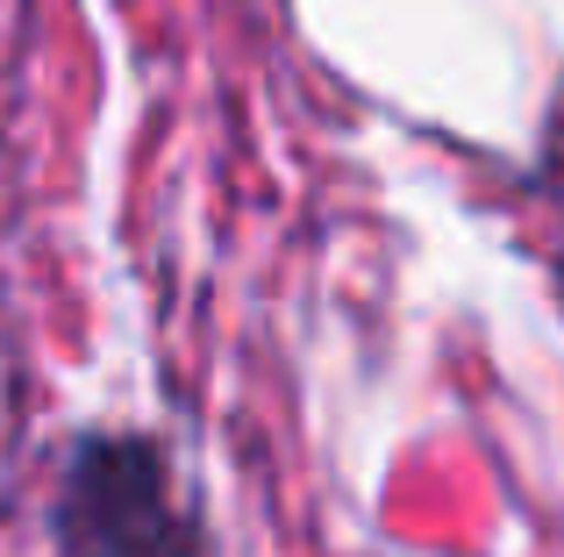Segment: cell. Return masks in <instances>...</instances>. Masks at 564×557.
Segmentation results:
<instances>
[{
    "instance_id": "obj_1",
    "label": "cell",
    "mask_w": 564,
    "mask_h": 557,
    "mask_svg": "<svg viewBox=\"0 0 564 557\" xmlns=\"http://www.w3.org/2000/svg\"><path fill=\"white\" fill-rule=\"evenodd\" d=\"M65 536L79 557H186V515L143 436H100L72 458Z\"/></svg>"
}]
</instances>
